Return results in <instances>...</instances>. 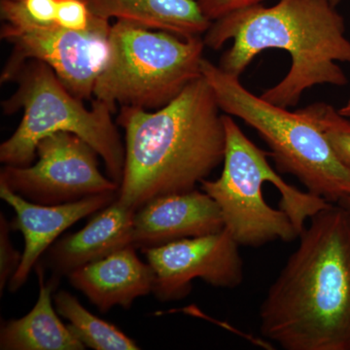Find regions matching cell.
Segmentation results:
<instances>
[{"label":"cell","instance_id":"cell-1","mask_svg":"<svg viewBox=\"0 0 350 350\" xmlns=\"http://www.w3.org/2000/svg\"><path fill=\"white\" fill-rule=\"evenodd\" d=\"M299 238L260 306V331L285 350H350V213L330 204Z\"/></svg>","mask_w":350,"mask_h":350},{"label":"cell","instance_id":"cell-2","mask_svg":"<svg viewBox=\"0 0 350 350\" xmlns=\"http://www.w3.org/2000/svg\"><path fill=\"white\" fill-rule=\"evenodd\" d=\"M222 110L204 76L156 110L122 107L126 133L122 204L137 211L156 198L196 189L224 161Z\"/></svg>","mask_w":350,"mask_h":350},{"label":"cell","instance_id":"cell-3","mask_svg":"<svg viewBox=\"0 0 350 350\" xmlns=\"http://www.w3.org/2000/svg\"><path fill=\"white\" fill-rule=\"evenodd\" d=\"M229 40L232 46L218 66L234 77H241L262 51L282 49L289 54L286 76L261 96L278 107H295L306 90L317 85L345 86L349 82L337 63L350 64V40L344 18L330 0L257 4L214 21L204 38L213 50Z\"/></svg>","mask_w":350,"mask_h":350},{"label":"cell","instance_id":"cell-4","mask_svg":"<svg viewBox=\"0 0 350 350\" xmlns=\"http://www.w3.org/2000/svg\"><path fill=\"white\" fill-rule=\"evenodd\" d=\"M223 121L222 174L200 185L220 208L224 229L246 247L295 241L306 221L331 202L286 183L269 165V154L246 137L234 117L224 113Z\"/></svg>","mask_w":350,"mask_h":350},{"label":"cell","instance_id":"cell-5","mask_svg":"<svg viewBox=\"0 0 350 350\" xmlns=\"http://www.w3.org/2000/svg\"><path fill=\"white\" fill-rule=\"evenodd\" d=\"M15 92L2 101V110L11 115L23 110L22 121L0 145V162L27 167L36 159L43 138L56 133H75L91 145L103 159L107 176L120 186L125 165V145L113 122V112L94 98L91 109L68 91L47 64L29 61L16 76Z\"/></svg>","mask_w":350,"mask_h":350},{"label":"cell","instance_id":"cell-6","mask_svg":"<svg viewBox=\"0 0 350 350\" xmlns=\"http://www.w3.org/2000/svg\"><path fill=\"white\" fill-rule=\"evenodd\" d=\"M202 75L222 112L243 120L266 142L280 172L293 175L308 192L331 204L350 196V170L312 120L251 93L239 78L208 59H202Z\"/></svg>","mask_w":350,"mask_h":350},{"label":"cell","instance_id":"cell-7","mask_svg":"<svg viewBox=\"0 0 350 350\" xmlns=\"http://www.w3.org/2000/svg\"><path fill=\"white\" fill-rule=\"evenodd\" d=\"M204 47L200 36L183 38L116 21L94 98L113 112L118 105L146 110L165 107L202 76Z\"/></svg>","mask_w":350,"mask_h":350},{"label":"cell","instance_id":"cell-8","mask_svg":"<svg viewBox=\"0 0 350 350\" xmlns=\"http://www.w3.org/2000/svg\"><path fill=\"white\" fill-rule=\"evenodd\" d=\"M0 38L12 47L0 82L14 81L25 64L34 59L50 66L76 98H93L96 80L109 55L110 21L101 19L85 31L39 25L25 19L3 0H0Z\"/></svg>","mask_w":350,"mask_h":350},{"label":"cell","instance_id":"cell-9","mask_svg":"<svg viewBox=\"0 0 350 350\" xmlns=\"http://www.w3.org/2000/svg\"><path fill=\"white\" fill-rule=\"evenodd\" d=\"M36 155V165H5L0 174V180L29 202L57 206L119 191L116 182L101 174L98 154L75 133L48 135Z\"/></svg>","mask_w":350,"mask_h":350},{"label":"cell","instance_id":"cell-10","mask_svg":"<svg viewBox=\"0 0 350 350\" xmlns=\"http://www.w3.org/2000/svg\"><path fill=\"white\" fill-rule=\"evenodd\" d=\"M142 252L153 269L152 293L161 301L185 298L196 278L227 289L239 287L243 282L239 243L225 229L147 248Z\"/></svg>","mask_w":350,"mask_h":350},{"label":"cell","instance_id":"cell-11","mask_svg":"<svg viewBox=\"0 0 350 350\" xmlns=\"http://www.w3.org/2000/svg\"><path fill=\"white\" fill-rule=\"evenodd\" d=\"M118 192L105 193L57 206H45L25 200L11 190L5 182L0 180V198L16 213L11 227L22 232L25 239L22 262L9 282V290L18 291L25 284L39 258L49 250L62 232L90 214L98 213L111 204L118 198Z\"/></svg>","mask_w":350,"mask_h":350},{"label":"cell","instance_id":"cell-12","mask_svg":"<svg viewBox=\"0 0 350 350\" xmlns=\"http://www.w3.org/2000/svg\"><path fill=\"white\" fill-rule=\"evenodd\" d=\"M222 214L215 200L194 189L156 198L135 211L133 247L142 250L222 231Z\"/></svg>","mask_w":350,"mask_h":350},{"label":"cell","instance_id":"cell-13","mask_svg":"<svg viewBox=\"0 0 350 350\" xmlns=\"http://www.w3.org/2000/svg\"><path fill=\"white\" fill-rule=\"evenodd\" d=\"M135 211L122 204L117 198L98 211L82 230L50 246L46 264L55 275L68 276L75 269L133 246Z\"/></svg>","mask_w":350,"mask_h":350},{"label":"cell","instance_id":"cell-14","mask_svg":"<svg viewBox=\"0 0 350 350\" xmlns=\"http://www.w3.org/2000/svg\"><path fill=\"white\" fill-rule=\"evenodd\" d=\"M137 248L123 250L69 273L73 287L81 291L101 312L114 306L130 308L133 301L153 292L154 273L142 262Z\"/></svg>","mask_w":350,"mask_h":350},{"label":"cell","instance_id":"cell-15","mask_svg":"<svg viewBox=\"0 0 350 350\" xmlns=\"http://www.w3.org/2000/svg\"><path fill=\"white\" fill-rule=\"evenodd\" d=\"M96 17L126 21L183 38L206 34L213 22L196 0H85Z\"/></svg>","mask_w":350,"mask_h":350},{"label":"cell","instance_id":"cell-16","mask_svg":"<svg viewBox=\"0 0 350 350\" xmlns=\"http://www.w3.org/2000/svg\"><path fill=\"white\" fill-rule=\"evenodd\" d=\"M39 296L33 308L20 319L4 322L0 329L1 350H83L85 345L64 325L53 306L52 295L59 276L44 282V269L36 267Z\"/></svg>","mask_w":350,"mask_h":350},{"label":"cell","instance_id":"cell-17","mask_svg":"<svg viewBox=\"0 0 350 350\" xmlns=\"http://www.w3.org/2000/svg\"><path fill=\"white\" fill-rule=\"evenodd\" d=\"M54 305L57 313L69 322L70 331L85 347L96 350L140 349L135 340L116 326L90 312L68 292L57 291L54 295Z\"/></svg>","mask_w":350,"mask_h":350},{"label":"cell","instance_id":"cell-18","mask_svg":"<svg viewBox=\"0 0 350 350\" xmlns=\"http://www.w3.org/2000/svg\"><path fill=\"white\" fill-rule=\"evenodd\" d=\"M298 111L319 126L338 160L350 170V119L325 103H312Z\"/></svg>","mask_w":350,"mask_h":350},{"label":"cell","instance_id":"cell-19","mask_svg":"<svg viewBox=\"0 0 350 350\" xmlns=\"http://www.w3.org/2000/svg\"><path fill=\"white\" fill-rule=\"evenodd\" d=\"M96 17L85 0H57L55 25L73 31H85L98 24Z\"/></svg>","mask_w":350,"mask_h":350},{"label":"cell","instance_id":"cell-20","mask_svg":"<svg viewBox=\"0 0 350 350\" xmlns=\"http://www.w3.org/2000/svg\"><path fill=\"white\" fill-rule=\"evenodd\" d=\"M11 223L3 213H0V294L9 284L11 278L19 269L23 254L14 247L10 239Z\"/></svg>","mask_w":350,"mask_h":350},{"label":"cell","instance_id":"cell-21","mask_svg":"<svg viewBox=\"0 0 350 350\" xmlns=\"http://www.w3.org/2000/svg\"><path fill=\"white\" fill-rule=\"evenodd\" d=\"M204 16L214 22L230 14L243 10L248 7L257 5L262 0H196Z\"/></svg>","mask_w":350,"mask_h":350},{"label":"cell","instance_id":"cell-22","mask_svg":"<svg viewBox=\"0 0 350 350\" xmlns=\"http://www.w3.org/2000/svg\"><path fill=\"white\" fill-rule=\"evenodd\" d=\"M338 113H340L342 116L345 117V118L350 119V98L347 103L340 108V109L338 110Z\"/></svg>","mask_w":350,"mask_h":350},{"label":"cell","instance_id":"cell-23","mask_svg":"<svg viewBox=\"0 0 350 350\" xmlns=\"http://www.w3.org/2000/svg\"><path fill=\"white\" fill-rule=\"evenodd\" d=\"M337 204L338 206L344 207V208L347 209V211L350 213V196L342 198V200H338Z\"/></svg>","mask_w":350,"mask_h":350},{"label":"cell","instance_id":"cell-24","mask_svg":"<svg viewBox=\"0 0 350 350\" xmlns=\"http://www.w3.org/2000/svg\"><path fill=\"white\" fill-rule=\"evenodd\" d=\"M340 1H342V0H330L331 3L335 7L337 6Z\"/></svg>","mask_w":350,"mask_h":350}]
</instances>
